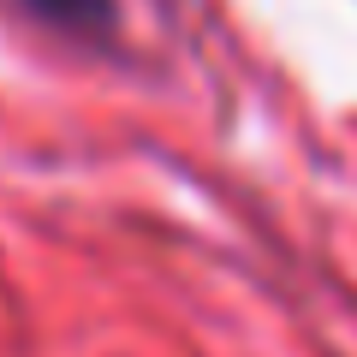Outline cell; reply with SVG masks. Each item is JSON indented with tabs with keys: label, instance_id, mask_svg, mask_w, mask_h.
Wrapping results in <instances>:
<instances>
[{
	"label": "cell",
	"instance_id": "1",
	"mask_svg": "<svg viewBox=\"0 0 357 357\" xmlns=\"http://www.w3.org/2000/svg\"><path fill=\"white\" fill-rule=\"evenodd\" d=\"M42 24H54L60 36L77 42H102L114 30V0H24Z\"/></svg>",
	"mask_w": 357,
	"mask_h": 357
}]
</instances>
